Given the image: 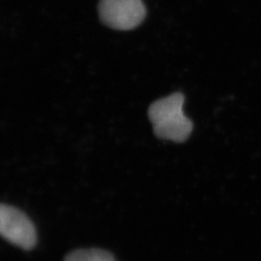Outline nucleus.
<instances>
[{
    "mask_svg": "<svg viewBox=\"0 0 261 261\" xmlns=\"http://www.w3.org/2000/svg\"><path fill=\"white\" fill-rule=\"evenodd\" d=\"M98 10L103 24L116 30L138 28L146 16L142 0H100Z\"/></svg>",
    "mask_w": 261,
    "mask_h": 261,
    "instance_id": "obj_2",
    "label": "nucleus"
},
{
    "mask_svg": "<svg viewBox=\"0 0 261 261\" xmlns=\"http://www.w3.org/2000/svg\"><path fill=\"white\" fill-rule=\"evenodd\" d=\"M184 102V95L175 92L150 106L148 116L154 134L159 139L177 143L188 140L194 125L183 112Z\"/></svg>",
    "mask_w": 261,
    "mask_h": 261,
    "instance_id": "obj_1",
    "label": "nucleus"
},
{
    "mask_svg": "<svg viewBox=\"0 0 261 261\" xmlns=\"http://www.w3.org/2000/svg\"><path fill=\"white\" fill-rule=\"evenodd\" d=\"M64 261H116L110 252L100 249H82L70 252Z\"/></svg>",
    "mask_w": 261,
    "mask_h": 261,
    "instance_id": "obj_4",
    "label": "nucleus"
},
{
    "mask_svg": "<svg viewBox=\"0 0 261 261\" xmlns=\"http://www.w3.org/2000/svg\"><path fill=\"white\" fill-rule=\"evenodd\" d=\"M0 233L8 242L29 251L37 244V232L27 215L14 206L0 207Z\"/></svg>",
    "mask_w": 261,
    "mask_h": 261,
    "instance_id": "obj_3",
    "label": "nucleus"
}]
</instances>
